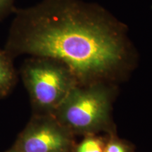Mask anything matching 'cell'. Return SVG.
I'll use <instances>...</instances> for the list:
<instances>
[{
    "label": "cell",
    "mask_w": 152,
    "mask_h": 152,
    "mask_svg": "<svg viewBox=\"0 0 152 152\" xmlns=\"http://www.w3.org/2000/svg\"><path fill=\"white\" fill-rule=\"evenodd\" d=\"M14 14L4 48L14 58L28 54L60 61L79 85L113 84L135 65L127 26L97 4L42 0Z\"/></svg>",
    "instance_id": "6da1fadb"
},
{
    "label": "cell",
    "mask_w": 152,
    "mask_h": 152,
    "mask_svg": "<svg viewBox=\"0 0 152 152\" xmlns=\"http://www.w3.org/2000/svg\"><path fill=\"white\" fill-rule=\"evenodd\" d=\"M115 90L113 83L77 85L52 115L73 135L112 132L111 111Z\"/></svg>",
    "instance_id": "7a4b0ae2"
},
{
    "label": "cell",
    "mask_w": 152,
    "mask_h": 152,
    "mask_svg": "<svg viewBox=\"0 0 152 152\" xmlns=\"http://www.w3.org/2000/svg\"><path fill=\"white\" fill-rule=\"evenodd\" d=\"M20 75L35 114L52 115L69 92L79 85L66 64L49 57L30 56L26 59Z\"/></svg>",
    "instance_id": "3957f363"
},
{
    "label": "cell",
    "mask_w": 152,
    "mask_h": 152,
    "mask_svg": "<svg viewBox=\"0 0 152 152\" xmlns=\"http://www.w3.org/2000/svg\"><path fill=\"white\" fill-rule=\"evenodd\" d=\"M73 136L53 115L35 114L14 147L23 152H71Z\"/></svg>",
    "instance_id": "277c9868"
},
{
    "label": "cell",
    "mask_w": 152,
    "mask_h": 152,
    "mask_svg": "<svg viewBox=\"0 0 152 152\" xmlns=\"http://www.w3.org/2000/svg\"><path fill=\"white\" fill-rule=\"evenodd\" d=\"M17 82L18 74L14 65V58L4 49L0 48V99L8 96Z\"/></svg>",
    "instance_id": "5b68a950"
},
{
    "label": "cell",
    "mask_w": 152,
    "mask_h": 152,
    "mask_svg": "<svg viewBox=\"0 0 152 152\" xmlns=\"http://www.w3.org/2000/svg\"><path fill=\"white\" fill-rule=\"evenodd\" d=\"M106 139L96 134L85 135L78 144H74L71 152H104Z\"/></svg>",
    "instance_id": "8992f818"
},
{
    "label": "cell",
    "mask_w": 152,
    "mask_h": 152,
    "mask_svg": "<svg viewBox=\"0 0 152 152\" xmlns=\"http://www.w3.org/2000/svg\"><path fill=\"white\" fill-rule=\"evenodd\" d=\"M104 152H133V147L125 140L118 137L114 133L110 132L106 139Z\"/></svg>",
    "instance_id": "52a82bcc"
},
{
    "label": "cell",
    "mask_w": 152,
    "mask_h": 152,
    "mask_svg": "<svg viewBox=\"0 0 152 152\" xmlns=\"http://www.w3.org/2000/svg\"><path fill=\"white\" fill-rule=\"evenodd\" d=\"M15 0H0V22L4 20L9 15L14 14L16 7Z\"/></svg>",
    "instance_id": "ba28073f"
},
{
    "label": "cell",
    "mask_w": 152,
    "mask_h": 152,
    "mask_svg": "<svg viewBox=\"0 0 152 152\" xmlns=\"http://www.w3.org/2000/svg\"><path fill=\"white\" fill-rule=\"evenodd\" d=\"M5 152H23V151H20V150H19L18 149H17V148L13 147L11 149H9V150H8V151H5Z\"/></svg>",
    "instance_id": "9c48e42d"
}]
</instances>
